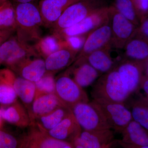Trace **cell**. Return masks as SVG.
<instances>
[{
    "label": "cell",
    "mask_w": 148,
    "mask_h": 148,
    "mask_svg": "<svg viewBox=\"0 0 148 148\" xmlns=\"http://www.w3.org/2000/svg\"><path fill=\"white\" fill-rule=\"evenodd\" d=\"M16 13L17 38L34 47L40 39V27L44 25L39 8L33 3L14 5Z\"/></svg>",
    "instance_id": "cell-1"
},
{
    "label": "cell",
    "mask_w": 148,
    "mask_h": 148,
    "mask_svg": "<svg viewBox=\"0 0 148 148\" xmlns=\"http://www.w3.org/2000/svg\"><path fill=\"white\" fill-rule=\"evenodd\" d=\"M93 99L124 103L130 94L122 82L116 69L100 77L91 92Z\"/></svg>",
    "instance_id": "cell-2"
},
{
    "label": "cell",
    "mask_w": 148,
    "mask_h": 148,
    "mask_svg": "<svg viewBox=\"0 0 148 148\" xmlns=\"http://www.w3.org/2000/svg\"><path fill=\"white\" fill-rule=\"evenodd\" d=\"M105 6L102 0H81L73 4L63 12L53 24L54 33L77 24L96 10Z\"/></svg>",
    "instance_id": "cell-3"
},
{
    "label": "cell",
    "mask_w": 148,
    "mask_h": 148,
    "mask_svg": "<svg viewBox=\"0 0 148 148\" xmlns=\"http://www.w3.org/2000/svg\"><path fill=\"white\" fill-rule=\"evenodd\" d=\"M71 110L82 130L111 129L101 109L93 101L78 103Z\"/></svg>",
    "instance_id": "cell-4"
},
{
    "label": "cell",
    "mask_w": 148,
    "mask_h": 148,
    "mask_svg": "<svg viewBox=\"0 0 148 148\" xmlns=\"http://www.w3.org/2000/svg\"><path fill=\"white\" fill-rule=\"evenodd\" d=\"M55 93L61 103L71 110L78 103L89 102L85 91L67 73L55 79Z\"/></svg>",
    "instance_id": "cell-5"
},
{
    "label": "cell",
    "mask_w": 148,
    "mask_h": 148,
    "mask_svg": "<svg viewBox=\"0 0 148 148\" xmlns=\"http://www.w3.org/2000/svg\"><path fill=\"white\" fill-rule=\"evenodd\" d=\"M92 101L101 109L111 129L121 133L132 120L131 112L125 106L124 103L93 99Z\"/></svg>",
    "instance_id": "cell-6"
},
{
    "label": "cell",
    "mask_w": 148,
    "mask_h": 148,
    "mask_svg": "<svg viewBox=\"0 0 148 148\" xmlns=\"http://www.w3.org/2000/svg\"><path fill=\"white\" fill-rule=\"evenodd\" d=\"M109 22L112 32V46L122 49L135 36L137 28L114 6L109 7Z\"/></svg>",
    "instance_id": "cell-7"
},
{
    "label": "cell",
    "mask_w": 148,
    "mask_h": 148,
    "mask_svg": "<svg viewBox=\"0 0 148 148\" xmlns=\"http://www.w3.org/2000/svg\"><path fill=\"white\" fill-rule=\"evenodd\" d=\"M39 56L34 47L21 42L16 36L9 38L0 47V62L12 67L27 58Z\"/></svg>",
    "instance_id": "cell-8"
},
{
    "label": "cell",
    "mask_w": 148,
    "mask_h": 148,
    "mask_svg": "<svg viewBox=\"0 0 148 148\" xmlns=\"http://www.w3.org/2000/svg\"><path fill=\"white\" fill-rule=\"evenodd\" d=\"M109 20V7L105 6L96 10L77 24L56 33L64 38L71 36L87 35L94 29L108 23Z\"/></svg>",
    "instance_id": "cell-9"
},
{
    "label": "cell",
    "mask_w": 148,
    "mask_h": 148,
    "mask_svg": "<svg viewBox=\"0 0 148 148\" xmlns=\"http://www.w3.org/2000/svg\"><path fill=\"white\" fill-rule=\"evenodd\" d=\"M114 139L112 129L82 130L72 145L74 148H110L114 143Z\"/></svg>",
    "instance_id": "cell-10"
},
{
    "label": "cell",
    "mask_w": 148,
    "mask_h": 148,
    "mask_svg": "<svg viewBox=\"0 0 148 148\" xmlns=\"http://www.w3.org/2000/svg\"><path fill=\"white\" fill-rule=\"evenodd\" d=\"M0 79L11 85L27 111L29 110L36 95L34 82L20 76L16 77L8 70H3L0 73Z\"/></svg>",
    "instance_id": "cell-11"
},
{
    "label": "cell",
    "mask_w": 148,
    "mask_h": 148,
    "mask_svg": "<svg viewBox=\"0 0 148 148\" xmlns=\"http://www.w3.org/2000/svg\"><path fill=\"white\" fill-rule=\"evenodd\" d=\"M112 32L110 22L88 33L77 58H82L95 51L112 47Z\"/></svg>",
    "instance_id": "cell-12"
},
{
    "label": "cell",
    "mask_w": 148,
    "mask_h": 148,
    "mask_svg": "<svg viewBox=\"0 0 148 148\" xmlns=\"http://www.w3.org/2000/svg\"><path fill=\"white\" fill-rule=\"evenodd\" d=\"M21 140V148H72V143L61 141L51 137L34 126Z\"/></svg>",
    "instance_id": "cell-13"
},
{
    "label": "cell",
    "mask_w": 148,
    "mask_h": 148,
    "mask_svg": "<svg viewBox=\"0 0 148 148\" xmlns=\"http://www.w3.org/2000/svg\"><path fill=\"white\" fill-rule=\"evenodd\" d=\"M61 107H66L55 93H46L35 96L28 112L31 123L35 120Z\"/></svg>",
    "instance_id": "cell-14"
},
{
    "label": "cell",
    "mask_w": 148,
    "mask_h": 148,
    "mask_svg": "<svg viewBox=\"0 0 148 148\" xmlns=\"http://www.w3.org/2000/svg\"><path fill=\"white\" fill-rule=\"evenodd\" d=\"M122 139L118 143L124 148H144L148 146V133L146 129L132 120L121 132Z\"/></svg>",
    "instance_id": "cell-15"
},
{
    "label": "cell",
    "mask_w": 148,
    "mask_h": 148,
    "mask_svg": "<svg viewBox=\"0 0 148 148\" xmlns=\"http://www.w3.org/2000/svg\"><path fill=\"white\" fill-rule=\"evenodd\" d=\"M82 129L71 111L56 126L51 130L47 134L51 137L72 143L80 134Z\"/></svg>",
    "instance_id": "cell-16"
},
{
    "label": "cell",
    "mask_w": 148,
    "mask_h": 148,
    "mask_svg": "<svg viewBox=\"0 0 148 148\" xmlns=\"http://www.w3.org/2000/svg\"><path fill=\"white\" fill-rule=\"evenodd\" d=\"M81 0H42L39 7L44 25L52 26L65 10Z\"/></svg>",
    "instance_id": "cell-17"
},
{
    "label": "cell",
    "mask_w": 148,
    "mask_h": 148,
    "mask_svg": "<svg viewBox=\"0 0 148 148\" xmlns=\"http://www.w3.org/2000/svg\"><path fill=\"white\" fill-rule=\"evenodd\" d=\"M12 68L19 76L33 82L40 79L47 73L45 61L38 56L27 58Z\"/></svg>",
    "instance_id": "cell-18"
},
{
    "label": "cell",
    "mask_w": 148,
    "mask_h": 148,
    "mask_svg": "<svg viewBox=\"0 0 148 148\" xmlns=\"http://www.w3.org/2000/svg\"><path fill=\"white\" fill-rule=\"evenodd\" d=\"M141 64L130 60H125L116 68L123 83L130 94L136 90L140 83Z\"/></svg>",
    "instance_id": "cell-19"
},
{
    "label": "cell",
    "mask_w": 148,
    "mask_h": 148,
    "mask_svg": "<svg viewBox=\"0 0 148 148\" xmlns=\"http://www.w3.org/2000/svg\"><path fill=\"white\" fill-rule=\"evenodd\" d=\"M78 53L67 45L49 55L45 60L47 72L53 74L69 66Z\"/></svg>",
    "instance_id": "cell-20"
},
{
    "label": "cell",
    "mask_w": 148,
    "mask_h": 148,
    "mask_svg": "<svg viewBox=\"0 0 148 148\" xmlns=\"http://www.w3.org/2000/svg\"><path fill=\"white\" fill-rule=\"evenodd\" d=\"M69 71L73 74V79L82 88L92 84L101 74L83 58H77Z\"/></svg>",
    "instance_id": "cell-21"
},
{
    "label": "cell",
    "mask_w": 148,
    "mask_h": 148,
    "mask_svg": "<svg viewBox=\"0 0 148 148\" xmlns=\"http://www.w3.org/2000/svg\"><path fill=\"white\" fill-rule=\"evenodd\" d=\"M125 55L130 61L141 63L148 60V39L135 35L125 45Z\"/></svg>",
    "instance_id": "cell-22"
},
{
    "label": "cell",
    "mask_w": 148,
    "mask_h": 148,
    "mask_svg": "<svg viewBox=\"0 0 148 148\" xmlns=\"http://www.w3.org/2000/svg\"><path fill=\"white\" fill-rule=\"evenodd\" d=\"M111 48L108 47L98 49L82 58L100 73H106L113 69L114 66V62L111 56Z\"/></svg>",
    "instance_id": "cell-23"
},
{
    "label": "cell",
    "mask_w": 148,
    "mask_h": 148,
    "mask_svg": "<svg viewBox=\"0 0 148 148\" xmlns=\"http://www.w3.org/2000/svg\"><path fill=\"white\" fill-rule=\"evenodd\" d=\"M0 117L18 127H25L31 125L28 112L23 105L16 101L14 104L6 108H0Z\"/></svg>",
    "instance_id": "cell-24"
},
{
    "label": "cell",
    "mask_w": 148,
    "mask_h": 148,
    "mask_svg": "<svg viewBox=\"0 0 148 148\" xmlns=\"http://www.w3.org/2000/svg\"><path fill=\"white\" fill-rule=\"evenodd\" d=\"M71 111V109L67 107H60L36 119L30 126H34L43 132L47 133L60 123Z\"/></svg>",
    "instance_id": "cell-25"
},
{
    "label": "cell",
    "mask_w": 148,
    "mask_h": 148,
    "mask_svg": "<svg viewBox=\"0 0 148 148\" xmlns=\"http://www.w3.org/2000/svg\"><path fill=\"white\" fill-rule=\"evenodd\" d=\"M67 45L68 44L65 39L58 33H54L53 35L41 38L34 48L39 56L45 58Z\"/></svg>",
    "instance_id": "cell-26"
},
{
    "label": "cell",
    "mask_w": 148,
    "mask_h": 148,
    "mask_svg": "<svg viewBox=\"0 0 148 148\" xmlns=\"http://www.w3.org/2000/svg\"><path fill=\"white\" fill-rule=\"evenodd\" d=\"M16 13L10 0L0 6V30L12 32L16 30Z\"/></svg>",
    "instance_id": "cell-27"
},
{
    "label": "cell",
    "mask_w": 148,
    "mask_h": 148,
    "mask_svg": "<svg viewBox=\"0 0 148 148\" xmlns=\"http://www.w3.org/2000/svg\"><path fill=\"white\" fill-rule=\"evenodd\" d=\"M113 6L135 26L139 25L140 18L131 0H115Z\"/></svg>",
    "instance_id": "cell-28"
},
{
    "label": "cell",
    "mask_w": 148,
    "mask_h": 148,
    "mask_svg": "<svg viewBox=\"0 0 148 148\" xmlns=\"http://www.w3.org/2000/svg\"><path fill=\"white\" fill-rule=\"evenodd\" d=\"M53 74L47 73L38 81L34 82L36 86V95L46 93H55V79Z\"/></svg>",
    "instance_id": "cell-29"
},
{
    "label": "cell",
    "mask_w": 148,
    "mask_h": 148,
    "mask_svg": "<svg viewBox=\"0 0 148 148\" xmlns=\"http://www.w3.org/2000/svg\"><path fill=\"white\" fill-rule=\"evenodd\" d=\"M0 81V104H13L17 97L15 90L11 85L1 79Z\"/></svg>",
    "instance_id": "cell-30"
},
{
    "label": "cell",
    "mask_w": 148,
    "mask_h": 148,
    "mask_svg": "<svg viewBox=\"0 0 148 148\" xmlns=\"http://www.w3.org/2000/svg\"><path fill=\"white\" fill-rule=\"evenodd\" d=\"M132 119L137 122L144 128L148 130V108L137 105L132 108Z\"/></svg>",
    "instance_id": "cell-31"
},
{
    "label": "cell",
    "mask_w": 148,
    "mask_h": 148,
    "mask_svg": "<svg viewBox=\"0 0 148 148\" xmlns=\"http://www.w3.org/2000/svg\"><path fill=\"white\" fill-rule=\"evenodd\" d=\"M21 147V142H18L16 138L8 133L0 131V148Z\"/></svg>",
    "instance_id": "cell-32"
},
{
    "label": "cell",
    "mask_w": 148,
    "mask_h": 148,
    "mask_svg": "<svg viewBox=\"0 0 148 148\" xmlns=\"http://www.w3.org/2000/svg\"><path fill=\"white\" fill-rule=\"evenodd\" d=\"M87 35L71 36L64 38L69 47L79 52L81 50L84 45Z\"/></svg>",
    "instance_id": "cell-33"
},
{
    "label": "cell",
    "mask_w": 148,
    "mask_h": 148,
    "mask_svg": "<svg viewBox=\"0 0 148 148\" xmlns=\"http://www.w3.org/2000/svg\"><path fill=\"white\" fill-rule=\"evenodd\" d=\"M140 19L143 20L148 14V0H131Z\"/></svg>",
    "instance_id": "cell-34"
},
{
    "label": "cell",
    "mask_w": 148,
    "mask_h": 148,
    "mask_svg": "<svg viewBox=\"0 0 148 148\" xmlns=\"http://www.w3.org/2000/svg\"><path fill=\"white\" fill-rule=\"evenodd\" d=\"M139 28H137L135 35L148 39V18L142 20Z\"/></svg>",
    "instance_id": "cell-35"
},
{
    "label": "cell",
    "mask_w": 148,
    "mask_h": 148,
    "mask_svg": "<svg viewBox=\"0 0 148 148\" xmlns=\"http://www.w3.org/2000/svg\"><path fill=\"white\" fill-rule=\"evenodd\" d=\"M12 32L0 30V47L3 42L9 38Z\"/></svg>",
    "instance_id": "cell-36"
},
{
    "label": "cell",
    "mask_w": 148,
    "mask_h": 148,
    "mask_svg": "<svg viewBox=\"0 0 148 148\" xmlns=\"http://www.w3.org/2000/svg\"><path fill=\"white\" fill-rule=\"evenodd\" d=\"M143 88L148 96V78L144 82L143 84Z\"/></svg>",
    "instance_id": "cell-37"
},
{
    "label": "cell",
    "mask_w": 148,
    "mask_h": 148,
    "mask_svg": "<svg viewBox=\"0 0 148 148\" xmlns=\"http://www.w3.org/2000/svg\"><path fill=\"white\" fill-rule=\"evenodd\" d=\"M14 1L17 3H33L35 0H13Z\"/></svg>",
    "instance_id": "cell-38"
},
{
    "label": "cell",
    "mask_w": 148,
    "mask_h": 148,
    "mask_svg": "<svg viewBox=\"0 0 148 148\" xmlns=\"http://www.w3.org/2000/svg\"><path fill=\"white\" fill-rule=\"evenodd\" d=\"M8 1V0H0V6L1 5L3 4L7 1Z\"/></svg>",
    "instance_id": "cell-39"
},
{
    "label": "cell",
    "mask_w": 148,
    "mask_h": 148,
    "mask_svg": "<svg viewBox=\"0 0 148 148\" xmlns=\"http://www.w3.org/2000/svg\"><path fill=\"white\" fill-rule=\"evenodd\" d=\"M146 73L148 76V61L147 62V69H146Z\"/></svg>",
    "instance_id": "cell-40"
},
{
    "label": "cell",
    "mask_w": 148,
    "mask_h": 148,
    "mask_svg": "<svg viewBox=\"0 0 148 148\" xmlns=\"http://www.w3.org/2000/svg\"><path fill=\"white\" fill-rule=\"evenodd\" d=\"M0 118H1V117H0ZM0 123H1V119H0Z\"/></svg>",
    "instance_id": "cell-41"
}]
</instances>
